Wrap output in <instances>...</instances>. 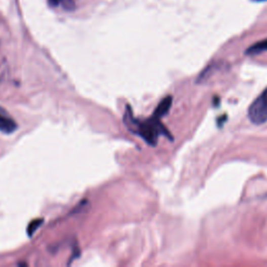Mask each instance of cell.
<instances>
[{
	"label": "cell",
	"mask_w": 267,
	"mask_h": 267,
	"mask_svg": "<svg viewBox=\"0 0 267 267\" xmlns=\"http://www.w3.org/2000/svg\"><path fill=\"white\" fill-rule=\"evenodd\" d=\"M162 116L158 113L154 112L152 116L147 120H138L134 117L131 106H127V112L124 115V123H126L129 131L134 133L135 135L140 136L146 143L151 146H156L157 142L160 136H165L169 140H173L170 132L164 127V124L161 122Z\"/></svg>",
	"instance_id": "1"
},
{
	"label": "cell",
	"mask_w": 267,
	"mask_h": 267,
	"mask_svg": "<svg viewBox=\"0 0 267 267\" xmlns=\"http://www.w3.org/2000/svg\"><path fill=\"white\" fill-rule=\"evenodd\" d=\"M247 116L256 126L267 122V88L250 105Z\"/></svg>",
	"instance_id": "2"
},
{
	"label": "cell",
	"mask_w": 267,
	"mask_h": 267,
	"mask_svg": "<svg viewBox=\"0 0 267 267\" xmlns=\"http://www.w3.org/2000/svg\"><path fill=\"white\" fill-rule=\"evenodd\" d=\"M18 129L17 122L10 116V114L0 106V132L4 134H13Z\"/></svg>",
	"instance_id": "3"
},
{
	"label": "cell",
	"mask_w": 267,
	"mask_h": 267,
	"mask_svg": "<svg viewBox=\"0 0 267 267\" xmlns=\"http://www.w3.org/2000/svg\"><path fill=\"white\" fill-rule=\"evenodd\" d=\"M266 51H267V39L262 40L260 42H257L254 45L248 47L245 50V55L246 56H257V55H260V53L266 52Z\"/></svg>",
	"instance_id": "4"
},
{
	"label": "cell",
	"mask_w": 267,
	"mask_h": 267,
	"mask_svg": "<svg viewBox=\"0 0 267 267\" xmlns=\"http://www.w3.org/2000/svg\"><path fill=\"white\" fill-rule=\"evenodd\" d=\"M43 221H44L43 219H34V220H32L27 226V235L28 236H32V234L35 232V231H37L41 226Z\"/></svg>",
	"instance_id": "5"
}]
</instances>
